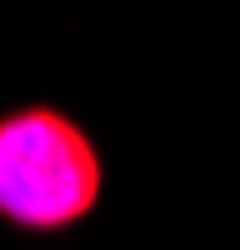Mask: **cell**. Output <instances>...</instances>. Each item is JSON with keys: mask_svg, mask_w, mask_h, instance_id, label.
<instances>
[{"mask_svg": "<svg viewBox=\"0 0 240 250\" xmlns=\"http://www.w3.org/2000/svg\"><path fill=\"white\" fill-rule=\"evenodd\" d=\"M100 195L90 140L55 110L0 120V215L30 230L75 225Z\"/></svg>", "mask_w": 240, "mask_h": 250, "instance_id": "6da1fadb", "label": "cell"}]
</instances>
